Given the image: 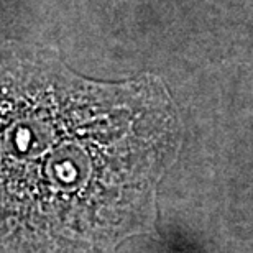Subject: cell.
Here are the masks:
<instances>
[{
    "mask_svg": "<svg viewBox=\"0 0 253 253\" xmlns=\"http://www.w3.org/2000/svg\"><path fill=\"white\" fill-rule=\"evenodd\" d=\"M181 141L156 76L99 83L46 51L0 46V249L115 253L153 234Z\"/></svg>",
    "mask_w": 253,
    "mask_h": 253,
    "instance_id": "6da1fadb",
    "label": "cell"
}]
</instances>
